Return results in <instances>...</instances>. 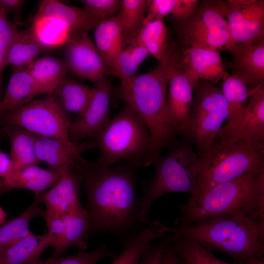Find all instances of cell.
Returning a JSON list of instances; mask_svg holds the SVG:
<instances>
[{"label":"cell","instance_id":"obj_1","mask_svg":"<svg viewBox=\"0 0 264 264\" xmlns=\"http://www.w3.org/2000/svg\"><path fill=\"white\" fill-rule=\"evenodd\" d=\"M86 196L89 235H114L121 242L144 226L137 220V169L103 165L84 158L76 165Z\"/></svg>","mask_w":264,"mask_h":264},{"label":"cell","instance_id":"obj_2","mask_svg":"<svg viewBox=\"0 0 264 264\" xmlns=\"http://www.w3.org/2000/svg\"><path fill=\"white\" fill-rule=\"evenodd\" d=\"M241 215L264 220V167L215 186L189 198L179 206L175 226L188 225L209 218Z\"/></svg>","mask_w":264,"mask_h":264},{"label":"cell","instance_id":"obj_3","mask_svg":"<svg viewBox=\"0 0 264 264\" xmlns=\"http://www.w3.org/2000/svg\"><path fill=\"white\" fill-rule=\"evenodd\" d=\"M163 227L167 234L195 241L210 251L223 252L236 263L252 258L264 259V220L241 215L222 216L186 226Z\"/></svg>","mask_w":264,"mask_h":264},{"label":"cell","instance_id":"obj_4","mask_svg":"<svg viewBox=\"0 0 264 264\" xmlns=\"http://www.w3.org/2000/svg\"><path fill=\"white\" fill-rule=\"evenodd\" d=\"M117 92L147 126L151 137V151L146 167L153 163L162 149L175 141L176 135L167 116L168 78L166 66L159 63L145 74L120 80Z\"/></svg>","mask_w":264,"mask_h":264},{"label":"cell","instance_id":"obj_5","mask_svg":"<svg viewBox=\"0 0 264 264\" xmlns=\"http://www.w3.org/2000/svg\"><path fill=\"white\" fill-rule=\"evenodd\" d=\"M192 144L185 138L171 145L167 153L153 162L155 172L142 183V194L138 198L136 217L145 226L150 223L149 214L154 201L160 197L174 192L191 195L196 183L200 157Z\"/></svg>","mask_w":264,"mask_h":264},{"label":"cell","instance_id":"obj_6","mask_svg":"<svg viewBox=\"0 0 264 264\" xmlns=\"http://www.w3.org/2000/svg\"><path fill=\"white\" fill-rule=\"evenodd\" d=\"M89 139L99 151L97 161L106 166L126 161L136 169L145 167L150 153L149 130L137 113L127 105Z\"/></svg>","mask_w":264,"mask_h":264},{"label":"cell","instance_id":"obj_7","mask_svg":"<svg viewBox=\"0 0 264 264\" xmlns=\"http://www.w3.org/2000/svg\"><path fill=\"white\" fill-rule=\"evenodd\" d=\"M264 167V149L243 139L215 140L200 157L196 183L190 197L198 196L215 186Z\"/></svg>","mask_w":264,"mask_h":264},{"label":"cell","instance_id":"obj_8","mask_svg":"<svg viewBox=\"0 0 264 264\" xmlns=\"http://www.w3.org/2000/svg\"><path fill=\"white\" fill-rule=\"evenodd\" d=\"M72 121L51 94L14 110L0 113V124L15 125L38 136L59 140L84 152L95 147L90 140L73 143L69 132Z\"/></svg>","mask_w":264,"mask_h":264},{"label":"cell","instance_id":"obj_9","mask_svg":"<svg viewBox=\"0 0 264 264\" xmlns=\"http://www.w3.org/2000/svg\"><path fill=\"white\" fill-rule=\"evenodd\" d=\"M229 116L221 89L199 80L194 90L189 117L181 136L197 149L200 157L210 148Z\"/></svg>","mask_w":264,"mask_h":264},{"label":"cell","instance_id":"obj_10","mask_svg":"<svg viewBox=\"0 0 264 264\" xmlns=\"http://www.w3.org/2000/svg\"><path fill=\"white\" fill-rule=\"evenodd\" d=\"M180 38L187 47L230 51L233 41L222 0H202L187 20L180 22Z\"/></svg>","mask_w":264,"mask_h":264},{"label":"cell","instance_id":"obj_11","mask_svg":"<svg viewBox=\"0 0 264 264\" xmlns=\"http://www.w3.org/2000/svg\"><path fill=\"white\" fill-rule=\"evenodd\" d=\"M231 38L235 44L264 39V0H222Z\"/></svg>","mask_w":264,"mask_h":264},{"label":"cell","instance_id":"obj_12","mask_svg":"<svg viewBox=\"0 0 264 264\" xmlns=\"http://www.w3.org/2000/svg\"><path fill=\"white\" fill-rule=\"evenodd\" d=\"M168 78L167 116L176 135H182L187 125L197 83L175 64L166 65Z\"/></svg>","mask_w":264,"mask_h":264},{"label":"cell","instance_id":"obj_13","mask_svg":"<svg viewBox=\"0 0 264 264\" xmlns=\"http://www.w3.org/2000/svg\"><path fill=\"white\" fill-rule=\"evenodd\" d=\"M64 46L63 61L67 72L95 83L108 74V70L88 32L70 41Z\"/></svg>","mask_w":264,"mask_h":264},{"label":"cell","instance_id":"obj_14","mask_svg":"<svg viewBox=\"0 0 264 264\" xmlns=\"http://www.w3.org/2000/svg\"><path fill=\"white\" fill-rule=\"evenodd\" d=\"M91 101L80 117L73 121L70 128L71 141L80 143L86 138H90L102 131L110 121L109 106L113 88L105 78L95 83Z\"/></svg>","mask_w":264,"mask_h":264},{"label":"cell","instance_id":"obj_15","mask_svg":"<svg viewBox=\"0 0 264 264\" xmlns=\"http://www.w3.org/2000/svg\"><path fill=\"white\" fill-rule=\"evenodd\" d=\"M59 174V179L49 190L39 193L41 202L46 206L44 219L83 207L80 198L82 178L79 172L74 167Z\"/></svg>","mask_w":264,"mask_h":264},{"label":"cell","instance_id":"obj_16","mask_svg":"<svg viewBox=\"0 0 264 264\" xmlns=\"http://www.w3.org/2000/svg\"><path fill=\"white\" fill-rule=\"evenodd\" d=\"M176 65L196 83L203 80L215 84L229 74L220 53L203 48L187 47Z\"/></svg>","mask_w":264,"mask_h":264},{"label":"cell","instance_id":"obj_17","mask_svg":"<svg viewBox=\"0 0 264 264\" xmlns=\"http://www.w3.org/2000/svg\"><path fill=\"white\" fill-rule=\"evenodd\" d=\"M45 17L57 21L72 40L95 28L102 21L85 8L69 6L56 0H42L32 18Z\"/></svg>","mask_w":264,"mask_h":264},{"label":"cell","instance_id":"obj_18","mask_svg":"<svg viewBox=\"0 0 264 264\" xmlns=\"http://www.w3.org/2000/svg\"><path fill=\"white\" fill-rule=\"evenodd\" d=\"M231 61L225 63L232 75L243 80L250 88L264 84V39L236 44L229 51Z\"/></svg>","mask_w":264,"mask_h":264},{"label":"cell","instance_id":"obj_19","mask_svg":"<svg viewBox=\"0 0 264 264\" xmlns=\"http://www.w3.org/2000/svg\"><path fill=\"white\" fill-rule=\"evenodd\" d=\"M222 80L221 90L228 104L229 116L216 140H235L239 136L251 88L240 78L229 74Z\"/></svg>","mask_w":264,"mask_h":264},{"label":"cell","instance_id":"obj_20","mask_svg":"<svg viewBox=\"0 0 264 264\" xmlns=\"http://www.w3.org/2000/svg\"><path fill=\"white\" fill-rule=\"evenodd\" d=\"M240 138L264 149V84L251 88L237 139Z\"/></svg>","mask_w":264,"mask_h":264},{"label":"cell","instance_id":"obj_21","mask_svg":"<svg viewBox=\"0 0 264 264\" xmlns=\"http://www.w3.org/2000/svg\"><path fill=\"white\" fill-rule=\"evenodd\" d=\"M132 44L143 47L149 55L164 65L174 63L178 55L170 44L168 29L163 20L144 21Z\"/></svg>","mask_w":264,"mask_h":264},{"label":"cell","instance_id":"obj_22","mask_svg":"<svg viewBox=\"0 0 264 264\" xmlns=\"http://www.w3.org/2000/svg\"><path fill=\"white\" fill-rule=\"evenodd\" d=\"M34 135L38 161L45 162L48 169L53 172L60 174L74 168L83 159L81 151L72 149L57 140Z\"/></svg>","mask_w":264,"mask_h":264},{"label":"cell","instance_id":"obj_23","mask_svg":"<svg viewBox=\"0 0 264 264\" xmlns=\"http://www.w3.org/2000/svg\"><path fill=\"white\" fill-rule=\"evenodd\" d=\"M62 234L58 244L54 248L51 258L56 259L71 247L80 250L87 247V239L89 235L88 215L83 207L62 215Z\"/></svg>","mask_w":264,"mask_h":264},{"label":"cell","instance_id":"obj_24","mask_svg":"<svg viewBox=\"0 0 264 264\" xmlns=\"http://www.w3.org/2000/svg\"><path fill=\"white\" fill-rule=\"evenodd\" d=\"M95 44L103 63L111 68L123 48V29L120 11L111 18L102 20L95 28Z\"/></svg>","mask_w":264,"mask_h":264},{"label":"cell","instance_id":"obj_25","mask_svg":"<svg viewBox=\"0 0 264 264\" xmlns=\"http://www.w3.org/2000/svg\"><path fill=\"white\" fill-rule=\"evenodd\" d=\"M94 87L66 75L50 94L67 114L81 116L88 108L94 93Z\"/></svg>","mask_w":264,"mask_h":264},{"label":"cell","instance_id":"obj_26","mask_svg":"<svg viewBox=\"0 0 264 264\" xmlns=\"http://www.w3.org/2000/svg\"><path fill=\"white\" fill-rule=\"evenodd\" d=\"M163 225L154 220L121 242L122 250L119 254L114 255L111 264H138L152 242L167 234L163 230Z\"/></svg>","mask_w":264,"mask_h":264},{"label":"cell","instance_id":"obj_27","mask_svg":"<svg viewBox=\"0 0 264 264\" xmlns=\"http://www.w3.org/2000/svg\"><path fill=\"white\" fill-rule=\"evenodd\" d=\"M53 244V237L48 231L41 235L31 232L0 251V256L6 264H33Z\"/></svg>","mask_w":264,"mask_h":264},{"label":"cell","instance_id":"obj_28","mask_svg":"<svg viewBox=\"0 0 264 264\" xmlns=\"http://www.w3.org/2000/svg\"><path fill=\"white\" fill-rule=\"evenodd\" d=\"M43 91L25 67L12 68V73L2 100L4 112L20 108L34 100Z\"/></svg>","mask_w":264,"mask_h":264},{"label":"cell","instance_id":"obj_29","mask_svg":"<svg viewBox=\"0 0 264 264\" xmlns=\"http://www.w3.org/2000/svg\"><path fill=\"white\" fill-rule=\"evenodd\" d=\"M3 128L10 142L11 174L28 166L39 163L36 156L33 133L15 125H5Z\"/></svg>","mask_w":264,"mask_h":264},{"label":"cell","instance_id":"obj_30","mask_svg":"<svg viewBox=\"0 0 264 264\" xmlns=\"http://www.w3.org/2000/svg\"><path fill=\"white\" fill-rule=\"evenodd\" d=\"M59 178L58 173L41 168L37 164L32 165L12 173L2 180V187L22 188L34 193H42L53 186Z\"/></svg>","mask_w":264,"mask_h":264},{"label":"cell","instance_id":"obj_31","mask_svg":"<svg viewBox=\"0 0 264 264\" xmlns=\"http://www.w3.org/2000/svg\"><path fill=\"white\" fill-rule=\"evenodd\" d=\"M26 68L45 95L54 90L67 73L64 61L51 56L37 58Z\"/></svg>","mask_w":264,"mask_h":264},{"label":"cell","instance_id":"obj_32","mask_svg":"<svg viewBox=\"0 0 264 264\" xmlns=\"http://www.w3.org/2000/svg\"><path fill=\"white\" fill-rule=\"evenodd\" d=\"M44 50L30 27L19 31L8 50L6 66L26 68Z\"/></svg>","mask_w":264,"mask_h":264},{"label":"cell","instance_id":"obj_33","mask_svg":"<svg viewBox=\"0 0 264 264\" xmlns=\"http://www.w3.org/2000/svg\"><path fill=\"white\" fill-rule=\"evenodd\" d=\"M39 193H35L32 204L23 212L0 227V252L31 233L29 224L33 218L44 217Z\"/></svg>","mask_w":264,"mask_h":264},{"label":"cell","instance_id":"obj_34","mask_svg":"<svg viewBox=\"0 0 264 264\" xmlns=\"http://www.w3.org/2000/svg\"><path fill=\"white\" fill-rule=\"evenodd\" d=\"M170 234L171 248L182 264H240L220 260L199 243L178 235Z\"/></svg>","mask_w":264,"mask_h":264},{"label":"cell","instance_id":"obj_35","mask_svg":"<svg viewBox=\"0 0 264 264\" xmlns=\"http://www.w3.org/2000/svg\"><path fill=\"white\" fill-rule=\"evenodd\" d=\"M199 3L198 0H149L144 21L163 20L168 15L179 22L190 17Z\"/></svg>","mask_w":264,"mask_h":264},{"label":"cell","instance_id":"obj_36","mask_svg":"<svg viewBox=\"0 0 264 264\" xmlns=\"http://www.w3.org/2000/svg\"><path fill=\"white\" fill-rule=\"evenodd\" d=\"M149 0H123L120 13L123 29V47L131 44L140 31Z\"/></svg>","mask_w":264,"mask_h":264},{"label":"cell","instance_id":"obj_37","mask_svg":"<svg viewBox=\"0 0 264 264\" xmlns=\"http://www.w3.org/2000/svg\"><path fill=\"white\" fill-rule=\"evenodd\" d=\"M149 55L143 47L135 44L123 48L113 66L108 69V74L117 77L120 80L129 79L135 76L141 63Z\"/></svg>","mask_w":264,"mask_h":264},{"label":"cell","instance_id":"obj_38","mask_svg":"<svg viewBox=\"0 0 264 264\" xmlns=\"http://www.w3.org/2000/svg\"><path fill=\"white\" fill-rule=\"evenodd\" d=\"M19 31L17 24L9 20L0 6V102L5 93L2 75L4 69L7 66V53Z\"/></svg>","mask_w":264,"mask_h":264},{"label":"cell","instance_id":"obj_39","mask_svg":"<svg viewBox=\"0 0 264 264\" xmlns=\"http://www.w3.org/2000/svg\"><path fill=\"white\" fill-rule=\"evenodd\" d=\"M114 255L108 245L103 242L91 251L80 250L76 254L56 259L58 264H88L91 262L98 263L108 257L112 258Z\"/></svg>","mask_w":264,"mask_h":264},{"label":"cell","instance_id":"obj_40","mask_svg":"<svg viewBox=\"0 0 264 264\" xmlns=\"http://www.w3.org/2000/svg\"><path fill=\"white\" fill-rule=\"evenodd\" d=\"M84 8L105 20L116 16L119 13L122 0H82Z\"/></svg>","mask_w":264,"mask_h":264},{"label":"cell","instance_id":"obj_41","mask_svg":"<svg viewBox=\"0 0 264 264\" xmlns=\"http://www.w3.org/2000/svg\"><path fill=\"white\" fill-rule=\"evenodd\" d=\"M170 237L171 234H169L158 243H152L144 252L138 264H163L164 252Z\"/></svg>","mask_w":264,"mask_h":264},{"label":"cell","instance_id":"obj_42","mask_svg":"<svg viewBox=\"0 0 264 264\" xmlns=\"http://www.w3.org/2000/svg\"><path fill=\"white\" fill-rule=\"evenodd\" d=\"M25 0H0V5L5 13L18 15L26 2Z\"/></svg>","mask_w":264,"mask_h":264},{"label":"cell","instance_id":"obj_43","mask_svg":"<svg viewBox=\"0 0 264 264\" xmlns=\"http://www.w3.org/2000/svg\"><path fill=\"white\" fill-rule=\"evenodd\" d=\"M164 259L167 264H182L179 259L173 251L170 241L165 250Z\"/></svg>","mask_w":264,"mask_h":264},{"label":"cell","instance_id":"obj_44","mask_svg":"<svg viewBox=\"0 0 264 264\" xmlns=\"http://www.w3.org/2000/svg\"><path fill=\"white\" fill-rule=\"evenodd\" d=\"M240 264H264V259L252 258L246 260Z\"/></svg>","mask_w":264,"mask_h":264},{"label":"cell","instance_id":"obj_45","mask_svg":"<svg viewBox=\"0 0 264 264\" xmlns=\"http://www.w3.org/2000/svg\"><path fill=\"white\" fill-rule=\"evenodd\" d=\"M33 264H58L56 259L50 258L46 260L43 261L39 260L38 261L33 263Z\"/></svg>","mask_w":264,"mask_h":264},{"label":"cell","instance_id":"obj_46","mask_svg":"<svg viewBox=\"0 0 264 264\" xmlns=\"http://www.w3.org/2000/svg\"><path fill=\"white\" fill-rule=\"evenodd\" d=\"M6 216L4 210L0 206V227L5 222Z\"/></svg>","mask_w":264,"mask_h":264},{"label":"cell","instance_id":"obj_47","mask_svg":"<svg viewBox=\"0 0 264 264\" xmlns=\"http://www.w3.org/2000/svg\"><path fill=\"white\" fill-rule=\"evenodd\" d=\"M0 264H6L3 259L0 256Z\"/></svg>","mask_w":264,"mask_h":264},{"label":"cell","instance_id":"obj_48","mask_svg":"<svg viewBox=\"0 0 264 264\" xmlns=\"http://www.w3.org/2000/svg\"><path fill=\"white\" fill-rule=\"evenodd\" d=\"M3 185V181L1 179H0V189L2 188Z\"/></svg>","mask_w":264,"mask_h":264},{"label":"cell","instance_id":"obj_49","mask_svg":"<svg viewBox=\"0 0 264 264\" xmlns=\"http://www.w3.org/2000/svg\"><path fill=\"white\" fill-rule=\"evenodd\" d=\"M97 263H96V262H91V263H88V264H97Z\"/></svg>","mask_w":264,"mask_h":264},{"label":"cell","instance_id":"obj_50","mask_svg":"<svg viewBox=\"0 0 264 264\" xmlns=\"http://www.w3.org/2000/svg\"><path fill=\"white\" fill-rule=\"evenodd\" d=\"M2 152H3V151H2L0 149V158L1 154Z\"/></svg>","mask_w":264,"mask_h":264},{"label":"cell","instance_id":"obj_51","mask_svg":"<svg viewBox=\"0 0 264 264\" xmlns=\"http://www.w3.org/2000/svg\"><path fill=\"white\" fill-rule=\"evenodd\" d=\"M163 264H167L165 261L164 260V259H163Z\"/></svg>","mask_w":264,"mask_h":264}]
</instances>
